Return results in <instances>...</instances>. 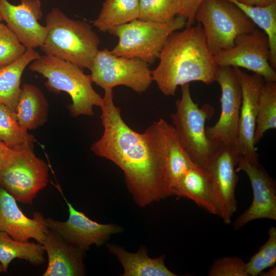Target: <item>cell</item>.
Masks as SVG:
<instances>
[{"label":"cell","mask_w":276,"mask_h":276,"mask_svg":"<svg viewBox=\"0 0 276 276\" xmlns=\"http://www.w3.org/2000/svg\"><path fill=\"white\" fill-rule=\"evenodd\" d=\"M104 90L100 107L104 131L91 150L123 171L127 187L139 206L145 207L173 196L164 159L150 147L143 133L133 130L123 120L120 108L114 104L112 89Z\"/></svg>","instance_id":"cell-1"},{"label":"cell","mask_w":276,"mask_h":276,"mask_svg":"<svg viewBox=\"0 0 276 276\" xmlns=\"http://www.w3.org/2000/svg\"><path fill=\"white\" fill-rule=\"evenodd\" d=\"M152 71L153 81L166 96H174L179 86L199 81L210 84L216 81L219 66L206 44L200 24L172 32Z\"/></svg>","instance_id":"cell-2"},{"label":"cell","mask_w":276,"mask_h":276,"mask_svg":"<svg viewBox=\"0 0 276 276\" xmlns=\"http://www.w3.org/2000/svg\"><path fill=\"white\" fill-rule=\"evenodd\" d=\"M47 34L40 47L45 55L89 69L100 41L86 22L72 19L57 8L46 15Z\"/></svg>","instance_id":"cell-3"},{"label":"cell","mask_w":276,"mask_h":276,"mask_svg":"<svg viewBox=\"0 0 276 276\" xmlns=\"http://www.w3.org/2000/svg\"><path fill=\"white\" fill-rule=\"evenodd\" d=\"M29 69L47 79L44 84L49 90L55 93L62 91L70 95L72 103L68 107L74 117L91 116L94 107H100L103 103V97L92 86L90 75L70 62L45 54L32 61Z\"/></svg>","instance_id":"cell-4"},{"label":"cell","mask_w":276,"mask_h":276,"mask_svg":"<svg viewBox=\"0 0 276 276\" xmlns=\"http://www.w3.org/2000/svg\"><path fill=\"white\" fill-rule=\"evenodd\" d=\"M181 90L175 112L171 114L172 126L191 160L204 170L220 145L206 133L205 121L213 114V109L209 105L198 107L192 98L189 83L181 85Z\"/></svg>","instance_id":"cell-5"},{"label":"cell","mask_w":276,"mask_h":276,"mask_svg":"<svg viewBox=\"0 0 276 276\" xmlns=\"http://www.w3.org/2000/svg\"><path fill=\"white\" fill-rule=\"evenodd\" d=\"M186 26V20L181 16L164 23L133 20L108 31L119 39L110 52L117 56L137 58L152 64L158 58L169 36Z\"/></svg>","instance_id":"cell-6"},{"label":"cell","mask_w":276,"mask_h":276,"mask_svg":"<svg viewBox=\"0 0 276 276\" xmlns=\"http://www.w3.org/2000/svg\"><path fill=\"white\" fill-rule=\"evenodd\" d=\"M194 19L201 24L213 56L233 47L238 36L256 28L247 16L228 0H203L195 12Z\"/></svg>","instance_id":"cell-7"},{"label":"cell","mask_w":276,"mask_h":276,"mask_svg":"<svg viewBox=\"0 0 276 276\" xmlns=\"http://www.w3.org/2000/svg\"><path fill=\"white\" fill-rule=\"evenodd\" d=\"M49 167L37 157L33 147L16 149L0 171V187L20 202L32 204L37 193L48 181Z\"/></svg>","instance_id":"cell-8"},{"label":"cell","mask_w":276,"mask_h":276,"mask_svg":"<svg viewBox=\"0 0 276 276\" xmlns=\"http://www.w3.org/2000/svg\"><path fill=\"white\" fill-rule=\"evenodd\" d=\"M89 70L92 82L103 89L123 85L142 93L153 81L152 71L146 62L116 56L107 48L98 51Z\"/></svg>","instance_id":"cell-9"},{"label":"cell","mask_w":276,"mask_h":276,"mask_svg":"<svg viewBox=\"0 0 276 276\" xmlns=\"http://www.w3.org/2000/svg\"><path fill=\"white\" fill-rule=\"evenodd\" d=\"M239 152L231 145L220 144L209 165L204 170L210 183L212 199L217 214L228 224L237 209L235 189Z\"/></svg>","instance_id":"cell-10"},{"label":"cell","mask_w":276,"mask_h":276,"mask_svg":"<svg viewBox=\"0 0 276 276\" xmlns=\"http://www.w3.org/2000/svg\"><path fill=\"white\" fill-rule=\"evenodd\" d=\"M270 55L267 35L256 28L238 36L233 47L215 55L214 59L218 66L243 68L260 76L265 81L276 82Z\"/></svg>","instance_id":"cell-11"},{"label":"cell","mask_w":276,"mask_h":276,"mask_svg":"<svg viewBox=\"0 0 276 276\" xmlns=\"http://www.w3.org/2000/svg\"><path fill=\"white\" fill-rule=\"evenodd\" d=\"M216 82L220 85L221 112L215 124L206 127L208 136L221 144L236 148L242 90L233 67L219 66Z\"/></svg>","instance_id":"cell-12"},{"label":"cell","mask_w":276,"mask_h":276,"mask_svg":"<svg viewBox=\"0 0 276 276\" xmlns=\"http://www.w3.org/2000/svg\"><path fill=\"white\" fill-rule=\"evenodd\" d=\"M236 172L242 171L247 175L252 187L253 199L249 207L233 223L238 230L249 222L258 219L276 220V185L274 179L259 163L250 162L239 155Z\"/></svg>","instance_id":"cell-13"},{"label":"cell","mask_w":276,"mask_h":276,"mask_svg":"<svg viewBox=\"0 0 276 276\" xmlns=\"http://www.w3.org/2000/svg\"><path fill=\"white\" fill-rule=\"evenodd\" d=\"M149 145L164 159L166 176L172 191L194 163L181 146L172 125L163 119L143 133Z\"/></svg>","instance_id":"cell-14"},{"label":"cell","mask_w":276,"mask_h":276,"mask_svg":"<svg viewBox=\"0 0 276 276\" xmlns=\"http://www.w3.org/2000/svg\"><path fill=\"white\" fill-rule=\"evenodd\" d=\"M64 199L69 212L68 219L60 221L49 218L45 219V222L49 229L58 233L74 246L86 251L93 244L102 245L111 235L122 232L123 229L120 226L101 224L91 220Z\"/></svg>","instance_id":"cell-15"},{"label":"cell","mask_w":276,"mask_h":276,"mask_svg":"<svg viewBox=\"0 0 276 276\" xmlns=\"http://www.w3.org/2000/svg\"><path fill=\"white\" fill-rule=\"evenodd\" d=\"M233 68L242 90L236 148L240 155L250 162L257 164L259 163V157L254 138L258 113V97L265 80L257 74L249 75L240 68Z\"/></svg>","instance_id":"cell-16"},{"label":"cell","mask_w":276,"mask_h":276,"mask_svg":"<svg viewBox=\"0 0 276 276\" xmlns=\"http://www.w3.org/2000/svg\"><path fill=\"white\" fill-rule=\"evenodd\" d=\"M14 5L7 0H0V14L2 21L16 35L27 49L40 47L47 34L45 26L41 25L42 17L40 0H20Z\"/></svg>","instance_id":"cell-17"},{"label":"cell","mask_w":276,"mask_h":276,"mask_svg":"<svg viewBox=\"0 0 276 276\" xmlns=\"http://www.w3.org/2000/svg\"><path fill=\"white\" fill-rule=\"evenodd\" d=\"M48 228L40 213L34 212L33 218L26 216L15 198L0 187V231L17 241L27 242L34 239L42 244Z\"/></svg>","instance_id":"cell-18"},{"label":"cell","mask_w":276,"mask_h":276,"mask_svg":"<svg viewBox=\"0 0 276 276\" xmlns=\"http://www.w3.org/2000/svg\"><path fill=\"white\" fill-rule=\"evenodd\" d=\"M48 256V264L43 276H82L85 274V250L67 242L49 228L42 244Z\"/></svg>","instance_id":"cell-19"},{"label":"cell","mask_w":276,"mask_h":276,"mask_svg":"<svg viewBox=\"0 0 276 276\" xmlns=\"http://www.w3.org/2000/svg\"><path fill=\"white\" fill-rule=\"evenodd\" d=\"M108 250L114 255L124 268L122 276H176L165 265V255L150 258L147 250L141 247L135 253L128 252L118 245L108 244Z\"/></svg>","instance_id":"cell-20"},{"label":"cell","mask_w":276,"mask_h":276,"mask_svg":"<svg viewBox=\"0 0 276 276\" xmlns=\"http://www.w3.org/2000/svg\"><path fill=\"white\" fill-rule=\"evenodd\" d=\"M48 108V101L38 87L23 85L15 110L21 127L28 131L42 126L47 120Z\"/></svg>","instance_id":"cell-21"},{"label":"cell","mask_w":276,"mask_h":276,"mask_svg":"<svg viewBox=\"0 0 276 276\" xmlns=\"http://www.w3.org/2000/svg\"><path fill=\"white\" fill-rule=\"evenodd\" d=\"M174 195L189 199L209 213L217 214L207 175L204 170L195 163L177 185Z\"/></svg>","instance_id":"cell-22"},{"label":"cell","mask_w":276,"mask_h":276,"mask_svg":"<svg viewBox=\"0 0 276 276\" xmlns=\"http://www.w3.org/2000/svg\"><path fill=\"white\" fill-rule=\"evenodd\" d=\"M40 56L34 49H27L25 54L16 61L0 64V103L15 110L21 91L20 83L24 71Z\"/></svg>","instance_id":"cell-23"},{"label":"cell","mask_w":276,"mask_h":276,"mask_svg":"<svg viewBox=\"0 0 276 276\" xmlns=\"http://www.w3.org/2000/svg\"><path fill=\"white\" fill-rule=\"evenodd\" d=\"M139 17V0H105L97 19L95 27L102 32L128 23Z\"/></svg>","instance_id":"cell-24"},{"label":"cell","mask_w":276,"mask_h":276,"mask_svg":"<svg viewBox=\"0 0 276 276\" xmlns=\"http://www.w3.org/2000/svg\"><path fill=\"white\" fill-rule=\"evenodd\" d=\"M44 252L42 244L17 241L7 233L0 231V262L5 272L15 259L25 260L34 265L42 264L45 261Z\"/></svg>","instance_id":"cell-25"},{"label":"cell","mask_w":276,"mask_h":276,"mask_svg":"<svg viewBox=\"0 0 276 276\" xmlns=\"http://www.w3.org/2000/svg\"><path fill=\"white\" fill-rule=\"evenodd\" d=\"M237 6L267 35L270 47V64L276 70V2L259 7L247 5L235 0H228Z\"/></svg>","instance_id":"cell-26"},{"label":"cell","mask_w":276,"mask_h":276,"mask_svg":"<svg viewBox=\"0 0 276 276\" xmlns=\"http://www.w3.org/2000/svg\"><path fill=\"white\" fill-rule=\"evenodd\" d=\"M275 128L276 82L265 81L258 97L254 144L259 142L266 131Z\"/></svg>","instance_id":"cell-27"},{"label":"cell","mask_w":276,"mask_h":276,"mask_svg":"<svg viewBox=\"0 0 276 276\" xmlns=\"http://www.w3.org/2000/svg\"><path fill=\"white\" fill-rule=\"evenodd\" d=\"M0 141L9 147L18 149L33 147L34 137L18 124L15 111L0 103Z\"/></svg>","instance_id":"cell-28"},{"label":"cell","mask_w":276,"mask_h":276,"mask_svg":"<svg viewBox=\"0 0 276 276\" xmlns=\"http://www.w3.org/2000/svg\"><path fill=\"white\" fill-rule=\"evenodd\" d=\"M139 17L144 21L164 23L178 16L182 0H139Z\"/></svg>","instance_id":"cell-29"},{"label":"cell","mask_w":276,"mask_h":276,"mask_svg":"<svg viewBox=\"0 0 276 276\" xmlns=\"http://www.w3.org/2000/svg\"><path fill=\"white\" fill-rule=\"evenodd\" d=\"M268 239L246 263L248 276H257L264 269L273 267L276 263V228L271 226L268 231Z\"/></svg>","instance_id":"cell-30"},{"label":"cell","mask_w":276,"mask_h":276,"mask_svg":"<svg viewBox=\"0 0 276 276\" xmlns=\"http://www.w3.org/2000/svg\"><path fill=\"white\" fill-rule=\"evenodd\" d=\"M27 48L4 23H0V64H11L20 58Z\"/></svg>","instance_id":"cell-31"},{"label":"cell","mask_w":276,"mask_h":276,"mask_svg":"<svg viewBox=\"0 0 276 276\" xmlns=\"http://www.w3.org/2000/svg\"><path fill=\"white\" fill-rule=\"evenodd\" d=\"M209 276H248L246 263L238 257H224L216 259L211 265Z\"/></svg>","instance_id":"cell-32"},{"label":"cell","mask_w":276,"mask_h":276,"mask_svg":"<svg viewBox=\"0 0 276 276\" xmlns=\"http://www.w3.org/2000/svg\"><path fill=\"white\" fill-rule=\"evenodd\" d=\"M203 0H182L180 12L178 16L183 17L186 20V27L193 25L195 21V12Z\"/></svg>","instance_id":"cell-33"},{"label":"cell","mask_w":276,"mask_h":276,"mask_svg":"<svg viewBox=\"0 0 276 276\" xmlns=\"http://www.w3.org/2000/svg\"><path fill=\"white\" fill-rule=\"evenodd\" d=\"M15 152L16 149L9 147L0 141V171L13 156Z\"/></svg>","instance_id":"cell-34"},{"label":"cell","mask_w":276,"mask_h":276,"mask_svg":"<svg viewBox=\"0 0 276 276\" xmlns=\"http://www.w3.org/2000/svg\"><path fill=\"white\" fill-rule=\"evenodd\" d=\"M241 4L254 6L263 7L276 2V0H235Z\"/></svg>","instance_id":"cell-35"},{"label":"cell","mask_w":276,"mask_h":276,"mask_svg":"<svg viewBox=\"0 0 276 276\" xmlns=\"http://www.w3.org/2000/svg\"><path fill=\"white\" fill-rule=\"evenodd\" d=\"M261 276H275L276 275V266L274 265L266 272L262 271L260 274Z\"/></svg>","instance_id":"cell-36"},{"label":"cell","mask_w":276,"mask_h":276,"mask_svg":"<svg viewBox=\"0 0 276 276\" xmlns=\"http://www.w3.org/2000/svg\"><path fill=\"white\" fill-rule=\"evenodd\" d=\"M2 272H5V270H4V268L3 267V265L0 262V273Z\"/></svg>","instance_id":"cell-37"},{"label":"cell","mask_w":276,"mask_h":276,"mask_svg":"<svg viewBox=\"0 0 276 276\" xmlns=\"http://www.w3.org/2000/svg\"><path fill=\"white\" fill-rule=\"evenodd\" d=\"M2 21V19L1 15V14H0V23L2 22H1Z\"/></svg>","instance_id":"cell-38"}]
</instances>
